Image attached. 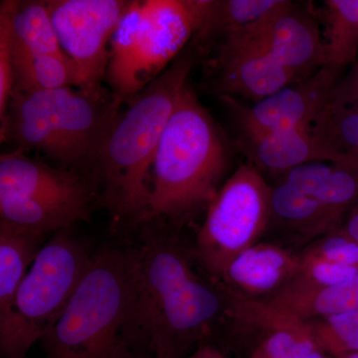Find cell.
<instances>
[{
	"instance_id": "cell-1",
	"label": "cell",
	"mask_w": 358,
	"mask_h": 358,
	"mask_svg": "<svg viewBox=\"0 0 358 358\" xmlns=\"http://www.w3.org/2000/svg\"><path fill=\"white\" fill-rule=\"evenodd\" d=\"M128 249L129 291L124 336L131 352L187 358L223 312L222 292L195 274L176 240L145 224Z\"/></svg>"
},
{
	"instance_id": "cell-2",
	"label": "cell",
	"mask_w": 358,
	"mask_h": 358,
	"mask_svg": "<svg viewBox=\"0 0 358 358\" xmlns=\"http://www.w3.org/2000/svg\"><path fill=\"white\" fill-rule=\"evenodd\" d=\"M199 54L190 42L126 109H120L103 138L88 179L115 226H141L147 220L148 179L155 152Z\"/></svg>"
},
{
	"instance_id": "cell-3",
	"label": "cell",
	"mask_w": 358,
	"mask_h": 358,
	"mask_svg": "<svg viewBox=\"0 0 358 358\" xmlns=\"http://www.w3.org/2000/svg\"><path fill=\"white\" fill-rule=\"evenodd\" d=\"M227 159L217 124L186 85L155 152L145 224L169 220L179 225L202 209L207 211L219 192Z\"/></svg>"
},
{
	"instance_id": "cell-4",
	"label": "cell",
	"mask_w": 358,
	"mask_h": 358,
	"mask_svg": "<svg viewBox=\"0 0 358 358\" xmlns=\"http://www.w3.org/2000/svg\"><path fill=\"white\" fill-rule=\"evenodd\" d=\"M121 108L112 94L74 87L16 91L1 122V138L20 152H41L88 179L103 138ZM89 180V179H88Z\"/></svg>"
},
{
	"instance_id": "cell-5",
	"label": "cell",
	"mask_w": 358,
	"mask_h": 358,
	"mask_svg": "<svg viewBox=\"0 0 358 358\" xmlns=\"http://www.w3.org/2000/svg\"><path fill=\"white\" fill-rule=\"evenodd\" d=\"M209 2H129L110 41L105 76L117 107L131 102L185 50L203 23Z\"/></svg>"
},
{
	"instance_id": "cell-6",
	"label": "cell",
	"mask_w": 358,
	"mask_h": 358,
	"mask_svg": "<svg viewBox=\"0 0 358 358\" xmlns=\"http://www.w3.org/2000/svg\"><path fill=\"white\" fill-rule=\"evenodd\" d=\"M129 250L94 252L64 312L41 339L45 358H129Z\"/></svg>"
},
{
	"instance_id": "cell-7",
	"label": "cell",
	"mask_w": 358,
	"mask_h": 358,
	"mask_svg": "<svg viewBox=\"0 0 358 358\" xmlns=\"http://www.w3.org/2000/svg\"><path fill=\"white\" fill-rule=\"evenodd\" d=\"M96 199L87 178L14 150L0 157V227L46 236L88 220Z\"/></svg>"
},
{
	"instance_id": "cell-8",
	"label": "cell",
	"mask_w": 358,
	"mask_h": 358,
	"mask_svg": "<svg viewBox=\"0 0 358 358\" xmlns=\"http://www.w3.org/2000/svg\"><path fill=\"white\" fill-rule=\"evenodd\" d=\"M93 253L70 228L42 245L18 289L13 329L0 345V358H25L41 341L64 312Z\"/></svg>"
},
{
	"instance_id": "cell-9",
	"label": "cell",
	"mask_w": 358,
	"mask_h": 358,
	"mask_svg": "<svg viewBox=\"0 0 358 358\" xmlns=\"http://www.w3.org/2000/svg\"><path fill=\"white\" fill-rule=\"evenodd\" d=\"M271 192L252 164L239 166L219 189L197 238V257L210 274L222 277L231 261L268 227Z\"/></svg>"
},
{
	"instance_id": "cell-10",
	"label": "cell",
	"mask_w": 358,
	"mask_h": 358,
	"mask_svg": "<svg viewBox=\"0 0 358 358\" xmlns=\"http://www.w3.org/2000/svg\"><path fill=\"white\" fill-rule=\"evenodd\" d=\"M128 0H47L59 43L76 67L79 88L103 91L110 45Z\"/></svg>"
},
{
	"instance_id": "cell-11",
	"label": "cell",
	"mask_w": 358,
	"mask_h": 358,
	"mask_svg": "<svg viewBox=\"0 0 358 358\" xmlns=\"http://www.w3.org/2000/svg\"><path fill=\"white\" fill-rule=\"evenodd\" d=\"M338 66L324 65L312 76L280 90L253 106L221 96L243 136L312 129L343 81Z\"/></svg>"
},
{
	"instance_id": "cell-12",
	"label": "cell",
	"mask_w": 358,
	"mask_h": 358,
	"mask_svg": "<svg viewBox=\"0 0 358 358\" xmlns=\"http://www.w3.org/2000/svg\"><path fill=\"white\" fill-rule=\"evenodd\" d=\"M212 46L214 86L220 96H242L257 103L299 82L268 53L251 25Z\"/></svg>"
},
{
	"instance_id": "cell-13",
	"label": "cell",
	"mask_w": 358,
	"mask_h": 358,
	"mask_svg": "<svg viewBox=\"0 0 358 358\" xmlns=\"http://www.w3.org/2000/svg\"><path fill=\"white\" fill-rule=\"evenodd\" d=\"M251 27L268 53L298 81L327 65L326 43L308 4L278 0Z\"/></svg>"
},
{
	"instance_id": "cell-14",
	"label": "cell",
	"mask_w": 358,
	"mask_h": 358,
	"mask_svg": "<svg viewBox=\"0 0 358 358\" xmlns=\"http://www.w3.org/2000/svg\"><path fill=\"white\" fill-rule=\"evenodd\" d=\"M240 148L259 171L278 176L310 162H329L357 166L338 155L312 129L242 136Z\"/></svg>"
},
{
	"instance_id": "cell-15",
	"label": "cell",
	"mask_w": 358,
	"mask_h": 358,
	"mask_svg": "<svg viewBox=\"0 0 358 358\" xmlns=\"http://www.w3.org/2000/svg\"><path fill=\"white\" fill-rule=\"evenodd\" d=\"M282 180L296 186L329 210L343 215L358 202V167L336 162L303 164L282 174Z\"/></svg>"
},
{
	"instance_id": "cell-16",
	"label": "cell",
	"mask_w": 358,
	"mask_h": 358,
	"mask_svg": "<svg viewBox=\"0 0 358 358\" xmlns=\"http://www.w3.org/2000/svg\"><path fill=\"white\" fill-rule=\"evenodd\" d=\"M300 267L301 261L277 247L253 245L231 261L221 278L250 294H266L299 274Z\"/></svg>"
},
{
	"instance_id": "cell-17",
	"label": "cell",
	"mask_w": 358,
	"mask_h": 358,
	"mask_svg": "<svg viewBox=\"0 0 358 358\" xmlns=\"http://www.w3.org/2000/svg\"><path fill=\"white\" fill-rule=\"evenodd\" d=\"M268 307L306 322L358 310V274L331 287H313L299 282L277 294Z\"/></svg>"
},
{
	"instance_id": "cell-18",
	"label": "cell",
	"mask_w": 358,
	"mask_h": 358,
	"mask_svg": "<svg viewBox=\"0 0 358 358\" xmlns=\"http://www.w3.org/2000/svg\"><path fill=\"white\" fill-rule=\"evenodd\" d=\"M44 238L0 227V345L10 336L18 289Z\"/></svg>"
},
{
	"instance_id": "cell-19",
	"label": "cell",
	"mask_w": 358,
	"mask_h": 358,
	"mask_svg": "<svg viewBox=\"0 0 358 358\" xmlns=\"http://www.w3.org/2000/svg\"><path fill=\"white\" fill-rule=\"evenodd\" d=\"M0 22L6 25L13 52V91L79 88L77 69L69 58L29 50L11 36L4 20H0Z\"/></svg>"
},
{
	"instance_id": "cell-20",
	"label": "cell",
	"mask_w": 358,
	"mask_h": 358,
	"mask_svg": "<svg viewBox=\"0 0 358 358\" xmlns=\"http://www.w3.org/2000/svg\"><path fill=\"white\" fill-rule=\"evenodd\" d=\"M341 216L296 186L281 180L271 192L270 221L303 234L333 230Z\"/></svg>"
},
{
	"instance_id": "cell-21",
	"label": "cell",
	"mask_w": 358,
	"mask_h": 358,
	"mask_svg": "<svg viewBox=\"0 0 358 358\" xmlns=\"http://www.w3.org/2000/svg\"><path fill=\"white\" fill-rule=\"evenodd\" d=\"M0 20L6 23L11 36L29 50L68 57L59 43L47 1L2 2Z\"/></svg>"
},
{
	"instance_id": "cell-22",
	"label": "cell",
	"mask_w": 358,
	"mask_h": 358,
	"mask_svg": "<svg viewBox=\"0 0 358 358\" xmlns=\"http://www.w3.org/2000/svg\"><path fill=\"white\" fill-rule=\"evenodd\" d=\"M312 131L338 155L358 166V96L345 79L313 124Z\"/></svg>"
},
{
	"instance_id": "cell-23",
	"label": "cell",
	"mask_w": 358,
	"mask_h": 358,
	"mask_svg": "<svg viewBox=\"0 0 358 358\" xmlns=\"http://www.w3.org/2000/svg\"><path fill=\"white\" fill-rule=\"evenodd\" d=\"M278 0H210L203 23L192 39L200 53L230 33L253 24Z\"/></svg>"
},
{
	"instance_id": "cell-24",
	"label": "cell",
	"mask_w": 358,
	"mask_h": 358,
	"mask_svg": "<svg viewBox=\"0 0 358 358\" xmlns=\"http://www.w3.org/2000/svg\"><path fill=\"white\" fill-rule=\"evenodd\" d=\"M327 63L345 68L358 54V0L324 1Z\"/></svg>"
},
{
	"instance_id": "cell-25",
	"label": "cell",
	"mask_w": 358,
	"mask_h": 358,
	"mask_svg": "<svg viewBox=\"0 0 358 358\" xmlns=\"http://www.w3.org/2000/svg\"><path fill=\"white\" fill-rule=\"evenodd\" d=\"M274 322L261 348L271 358H331L315 343L307 324L265 306Z\"/></svg>"
},
{
	"instance_id": "cell-26",
	"label": "cell",
	"mask_w": 358,
	"mask_h": 358,
	"mask_svg": "<svg viewBox=\"0 0 358 358\" xmlns=\"http://www.w3.org/2000/svg\"><path fill=\"white\" fill-rule=\"evenodd\" d=\"M307 327L315 343L329 357L358 352V310L313 320Z\"/></svg>"
},
{
	"instance_id": "cell-27",
	"label": "cell",
	"mask_w": 358,
	"mask_h": 358,
	"mask_svg": "<svg viewBox=\"0 0 358 358\" xmlns=\"http://www.w3.org/2000/svg\"><path fill=\"white\" fill-rule=\"evenodd\" d=\"M358 274V268L329 262L310 253L301 261L299 275H303V284L313 287H331L350 281Z\"/></svg>"
},
{
	"instance_id": "cell-28",
	"label": "cell",
	"mask_w": 358,
	"mask_h": 358,
	"mask_svg": "<svg viewBox=\"0 0 358 358\" xmlns=\"http://www.w3.org/2000/svg\"><path fill=\"white\" fill-rule=\"evenodd\" d=\"M312 254L329 262L358 268V244L343 230L327 237Z\"/></svg>"
},
{
	"instance_id": "cell-29",
	"label": "cell",
	"mask_w": 358,
	"mask_h": 358,
	"mask_svg": "<svg viewBox=\"0 0 358 358\" xmlns=\"http://www.w3.org/2000/svg\"><path fill=\"white\" fill-rule=\"evenodd\" d=\"M14 89L13 52L6 25L0 22V119L6 117Z\"/></svg>"
},
{
	"instance_id": "cell-30",
	"label": "cell",
	"mask_w": 358,
	"mask_h": 358,
	"mask_svg": "<svg viewBox=\"0 0 358 358\" xmlns=\"http://www.w3.org/2000/svg\"><path fill=\"white\" fill-rule=\"evenodd\" d=\"M343 232L358 244V202L350 210Z\"/></svg>"
},
{
	"instance_id": "cell-31",
	"label": "cell",
	"mask_w": 358,
	"mask_h": 358,
	"mask_svg": "<svg viewBox=\"0 0 358 358\" xmlns=\"http://www.w3.org/2000/svg\"><path fill=\"white\" fill-rule=\"evenodd\" d=\"M187 358H227L213 346L208 345H200L194 352Z\"/></svg>"
},
{
	"instance_id": "cell-32",
	"label": "cell",
	"mask_w": 358,
	"mask_h": 358,
	"mask_svg": "<svg viewBox=\"0 0 358 358\" xmlns=\"http://www.w3.org/2000/svg\"><path fill=\"white\" fill-rule=\"evenodd\" d=\"M345 80L350 88L352 90L353 93L358 96V70L353 71L352 74L345 78Z\"/></svg>"
},
{
	"instance_id": "cell-33",
	"label": "cell",
	"mask_w": 358,
	"mask_h": 358,
	"mask_svg": "<svg viewBox=\"0 0 358 358\" xmlns=\"http://www.w3.org/2000/svg\"><path fill=\"white\" fill-rule=\"evenodd\" d=\"M251 358H271L268 357L267 353L265 352V350H263L262 348H259L258 350H256L255 352H254V355H252Z\"/></svg>"
},
{
	"instance_id": "cell-34",
	"label": "cell",
	"mask_w": 358,
	"mask_h": 358,
	"mask_svg": "<svg viewBox=\"0 0 358 358\" xmlns=\"http://www.w3.org/2000/svg\"><path fill=\"white\" fill-rule=\"evenodd\" d=\"M336 358H358V352L345 353V355H341Z\"/></svg>"
},
{
	"instance_id": "cell-35",
	"label": "cell",
	"mask_w": 358,
	"mask_h": 358,
	"mask_svg": "<svg viewBox=\"0 0 358 358\" xmlns=\"http://www.w3.org/2000/svg\"><path fill=\"white\" fill-rule=\"evenodd\" d=\"M129 358H150L147 357V355H140V353L131 352Z\"/></svg>"
},
{
	"instance_id": "cell-36",
	"label": "cell",
	"mask_w": 358,
	"mask_h": 358,
	"mask_svg": "<svg viewBox=\"0 0 358 358\" xmlns=\"http://www.w3.org/2000/svg\"><path fill=\"white\" fill-rule=\"evenodd\" d=\"M355 69L358 70V65H357V68H355Z\"/></svg>"
}]
</instances>
